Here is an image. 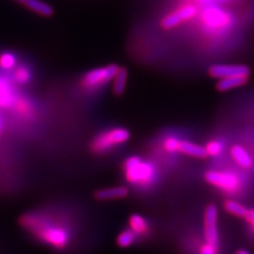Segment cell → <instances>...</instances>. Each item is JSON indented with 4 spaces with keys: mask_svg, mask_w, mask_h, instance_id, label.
I'll use <instances>...</instances> for the list:
<instances>
[{
    "mask_svg": "<svg viewBox=\"0 0 254 254\" xmlns=\"http://www.w3.org/2000/svg\"><path fill=\"white\" fill-rule=\"evenodd\" d=\"M18 222L38 243L57 251L68 249L75 236L70 220L63 214L51 210L26 212L19 217Z\"/></svg>",
    "mask_w": 254,
    "mask_h": 254,
    "instance_id": "6da1fadb",
    "label": "cell"
},
{
    "mask_svg": "<svg viewBox=\"0 0 254 254\" xmlns=\"http://www.w3.org/2000/svg\"><path fill=\"white\" fill-rule=\"evenodd\" d=\"M122 173L129 185L140 189L152 187L157 180L156 166L139 156H130L122 163Z\"/></svg>",
    "mask_w": 254,
    "mask_h": 254,
    "instance_id": "7a4b0ae2",
    "label": "cell"
},
{
    "mask_svg": "<svg viewBox=\"0 0 254 254\" xmlns=\"http://www.w3.org/2000/svg\"><path fill=\"white\" fill-rule=\"evenodd\" d=\"M129 139L130 132L128 129L124 127H113L95 134L89 142V150L93 155L102 156L110 153Z\"/></svg>",
    "mask_w": 254,
    "mask_h": 254,
    "instance_id": "3957f363",
    "label": "cell"
},
{
    "mask_svg": "<svg viewBox=\"0 0 254 254\" xmlns=\"http://www.w3.org/2000/svg\"><path fill=\"white\" fill-rule=\"evenodd\" d=\"M119 68L120 67L116 64H109L106 66L92 69L86 72L79 79V85H81L82 88L88 91L99 90L102 87L110 83V81H113Z\"/></svg>",
    "mask_w": 254,
    "mask_h": 254,
    "instance_id": "277c9868",
    "label": "cell"
},
{
    "mask_svg": "<svg viewBox=\"0 0 254 254\" xmlns=\"http://www.w3.org/2000/svg\"><path fill=\"white\" fill-rule=\"evenodd\" d=\"M204 179L209 185L229 195L240 193L243 188L240 176L236 173L230 171L211 170L204 174Z\"/></svg>",
    "mask_w": 254,
    "mask_h": 254,
    "instance_id": "5b68a950",
    "label": "cell"
},
{
    "mask_svg": "<svg viewBox=\"0 0 254 254\" xmlns=\"http://www.w3.org/2000/svg\"><path fill=\"white\" fill-rule=\"evenodd\" d=\"M204 28L213 32L227 31L232 26L233 18L228 11L218 6H209L201 14Z\"/></svg>",
    "mask_w": 254,
    "mask_h": 254,
    "instance_id": "8992f818",
    "label": "cell"
},
{
    "mask_svg": "<svg viewBox=\"0 0 254 254\" xmlns=\"http://www.w3.org/2000/svg\"><path fill=\"white\" fill-rule=\"evenodd\" d=\"M203 236L205 243L219 249L220 236L218 231V209L215 204H209L203 215Z\"/></svg>",
    "mask_w": 254,
    "mask_h": 254,
    "instance_id": "52a82bcc",
    "label": "cell"
},
{
    "mask_svg": "<svg viewBox=\"0 0 254 254\" xmlns=\"http://www.w3.org/2000/svg\"><path fill=\"white\" fill-rule=\"evenodd\" d=\"M197 14V7L194 4H187L181 6L179 10L166 15L161 21V26L165 30H170L179 26L180 23L194 18Z\"/></svg>",
    "mask_w": 254,
    "mask_h": 254,
    "instance_id": "ba28073f",
    "label": "cell"
},
{
    "mask_svg": "<svg viewBox=\"0 0 254 254\" xmlns=\"http://www.w3.org/2000/svg\"><path fill=\"white\" fill-rule=\"evenodd\" d=\"M209 74L214 78H225L231 76H249L250 69L245 65H213L209 69Z\"/></svg>",
    "mask_w": 254,
    "mask_h": 254,
    "instance_id": "9c48e42d",
    "label": "cell"
},
{
    "mask_svg": "<svg viewBox=\"0 0 254 254\" xmlns=\"http://www.w3.org/2000/svg\"><path fill=\"white\" fill-rule=\"evenodd\" d=\"M11 109L16 116L22 119V120H32L35 117L36 113L33 101L27 97H23V95L16 97Z\"/></svg>",
    "mask_w": 254,
    "mask_h": 254,
    "instance_id": "30bf717a",
    "label": "cell"
},
{
    "mask_svg": "<svg viewBox=\"0 0 254 254\" xmlns=\"http://www.w3.org/2000/svg\"><path fill=\"white\" fill-rule=\"evenodd\" d=\"M129 190L124 186L104 188L95 190L93 196L98 201H109V200H118L124 199L128 196Z\"/></svg>",
    "mask_w": 254,
    "mask_h": 254,
    "instance_id": "8fae6325",
    "label": "cell"
},
{
    "mask_svg": "<svg viewBox=\"0 0 254 254\" xmlns=\"http://www.w3.org/2000/svg\"><path fill=\"white\" fill-rule=\"evenodd\" d=\"M178 153L189 157L197 158V159H204L208 157V154H206L204 146H201L199 144H196L194 142L186 141V140H179Z\"/></svg>",
    "mask_w": 254,
    "mask_h": 254,
    "instance_id": "7c38bea8",
    "label": "cell"
},
{
    "mask_svg": "<svg viewBox=\"0 0 254 254\" xmlns=\"http://www.w3.org/2000/svg\"><path fill=\"white\" fill-rule=\"evenodd\" d=\"M230 155L237 165L243 169H250L252 166V159L249 153L243 146L235 144L230 148Z\"/></svg>",
    "mask_w": 254,
    "mask_h": 254,
    "instance_id": "4fadbf2b",
    "label": "cell"
},
{
    "mask_svg": "<svg viewBox=\"0 0 254 254\" xmlns=\"http://www.w3.org/2000/svg\"><path fill=\"white\" fill-rule=\"evenodd\" d=\"M25 5L28 10L43 17H51L54 14V10L51 5L42 0H26Z\"/></svg>",
    "mask_w": 254,
    "mask_h": 254,
    "instance_id": "5bb4252c",
    "label": "cell"
},
{
    "mask_svg": "<svg viewBox=\"0 0 254 254\" xmlns=\"http://www.w3.org/2000/svg\"><path fill=\"white\" fill-rule=\"evenodd\" d=\"M32 76H33L32 70L25 64L17 65L13 70V82L19 86L28 85L31 82Z\"/></svg>",
    "mask_w": 254,
    "mask_h": 254,
    "instance_id": "9a60e30c",
    "label": "cell"
},
{
    "mask_svg": "<svg viewBox=\"0 0 254 254\" xmlns=\"http://www.w3.org/2000/svg\"><path fill=\"white\" fill-rule=\"evenodd\" d=\"M249 76H231L220 78L217 83V89L219 91H228L234 88H238L247 83Z\"/></svg>",
    "mask_w": 254,
    "mask_h": 254,
    "instance_id": "2e32d148",
    "label": "cell"
},
{
    "mask_svg": "<svg viewBox=\"0 0 254 254\" xmlns=\"http://www.w3.org/2000/svg\"><path fill=\"white\" fill-rule=\"evenodd\" d=\"M129 228L137 235H145L149 231V224L145 217L140 214H132L128 219Z\"/></svg>",
    "mask_w": 254,
    "mask_h": 254,
    "instance_id": "e0dca14e",
    "label": "cell"
},
{
    "mask_svg": "<svg viewBox=\"0 0 254 254\" xmlns=\"http://www.w3.org/2000/svg\"><path fill=\"white\" fill-rule=\"evenodd\" d=\"M127 76H128V71H127V69L124 67L119 68L116 76L113 79V91L116 95H121L124 92Z\"/></svg>",
    "mask_w": 254,
    "mask_h": 254,
    "instance_id": "ac0fdd59",
    "label": "cell"
},
{
    "mask_svg": "<svg viewBox=\"0 0 254 254\" xmlns=\"http://www.w3.org/2000/svg\"><path fill=\"white\" fill-rule=\"evenodd\" d=\"M224 209L227 213L231 214V215L238 217V218H245L249 209L246 208L241 202H238L233 199H229L224 203Z\"/></svg>",
    "mask_w": 254,
    "mask_h": 254,
    "instance_id": "d6986e66",
    "label": "cell"
},
{
    "mask_svg": "<svg viewBox=\"0 0 254 254\" xmlns=\"http://www.w3.org/2000/svg\"><path fill=\"white\" fill-rule=\"evenodd\" d=\"M137 237H138V235L129 228V229H125V230H123V231L119 233V235L117 236L116 242H117V245L120 248H128L134 243H136Z\"/></svg>",
    "mask_w": 254,
    "mask_h": 254,
    "instance_id": "ffe728a7",
    "label": "cell"
},
{
    "mask_svg": "<svg viewBox=\"0 0 254 254\" xmlns=\"http://www.w3.org/2000/svg\"><path fill=\"white\" fill-rule=\"evenodd\" d=\"M17 58L11 51H4L0 53V68L4 71H13L17 66Z\"/></svg>",
    "mask_w": 254,
    "mask_h": 254,
    "instance_id": "44dd1931",
    "label": "cell"
},
{
    "mask_svg": "<svg viewBox=\"0 0 254 254\" xmlns=\"http://www.w3.org/2000/svg\"><path fill=\"white\" fill-rule=\"evenodd\" d=\"M206 154L210 157H218L224 152V143L219 140H212L204 146Z\"/></svg>",
    "mask_w": 254,
    "mask_h": 254,
    "instance_id": "7402d4cb",
    "label": "cell"
},
{
    "mask_svg": "<svg viewBox=\"0 0 254 254\" xmlns=\"http://www.w3.org/2000/svg\"><path fill=\"white\" fill-rule=\"evenodd\" d=\"M178 144H179V139L175 137H169L163 141V148L165 152L170 154H176L178 153Z\"/></svg>",
    "mask_w": 254,
    "mask_h": 254,
    "instance_id": "603a6c76",
    "label": "cell"
},
{
    "mask_svg": "<svg viewBox=\"0 0 254 254\" xmlns=\"http://www.w3.org/2000/svg\"><path fill=\"white\" fill-rule=\"evenodd\" d=\"M217 248L214 247V246L208 244V243H204L203 245L200 246V249H199V254H217L218 253Z\"/></svg>",
    "mask_w": 254,
    "mask_h": 254,
    "instance_id": "cb8c5ba5",
    "label": "cell"
},
{
    "mask_svg": "<svg viewBox=\"0 0 254 254\" xmlns=\"http://www.w3.org/2000/svg\"><path fill=\"white\" fill-rule=\"evenodd\" d=\"M245 220L254 230V210L253 209L248 211L247 215H246V217H245Z\"/></svg>",
    "mask_w": 254,
    "mask_h": 254,
    "instance_id": "d4e9b609",
    "label": "cell"
},
{
    "mask_svg": "<svg viewBox=\"0 0 254 254\" xmlns=\"http://www.w3.org/2000/svg\"><path fill=\"white\" fill-rule=\"evenodd\" d=\"M3 130H4V121L2 119L1 114H0V136L3 133Z\"/></svg>",
    "mask_w": 254,
    "mask_h": 254,
    "instance_id": "484cf974",
    "label": "cell"
},
{
    "mask_svg": "<svg viewBox=\"0 0 254 254\" xmlns=\"http://www.w3.org/2000/svg\"><path fill=\"white\" fill-rule=\"evenodd\" d=\"M235 254H250V252L245 249H240L235 252Z\"/></svg>",
    "mask_w": 254,
    "mask_h": 254,
    "instance_id": "4316f807",
    "label": "cell"
},
{
    "mask_svg": "<svg viewBox=\"0 0 254 254\" xmlns=\"http://www.w3.org/2000/svg\"><path fill=\"white\" fill-rule=\"evenodd\" d=\"M14 1H16V2H18V3H20V4H25V2H26V0H14Z\"/></svg>",
    "mask_w": 254,
    "mask_h": 254,
    "instance_id": "83f0119b",
    "label": "cell"
},
{
    "mask_svg": "<svg viewBox=\"0 0 254 254\" xmlns=\"http://www.w3.org/2000/svg\"><path fill=\"white\" fill-rule=\"evenodd\" d=\"M208 1H216V0H208Z\"/></svg>",
    "mask_w": 254,
    "mask_h": 254,
    "instance_id": "f1b7e54d",
    "label": "cell"
}]
</instances>
